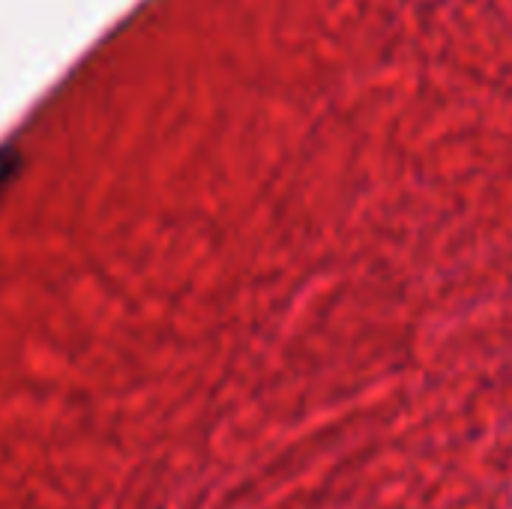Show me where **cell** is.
Masks as SVG:
<instances>
[{
  "label": "cell",
  "mask_w": 512,
  "mask_h": 509,
  "mask_svg": "<svg viewBox=\"0 0 512 509\" xmlns=\"http://www.w3.org/2000/svg\"><path fill=\"white\" fill-rule=\"evenodd\" d=\"M15 168H18V153L15 150H0V192L15 177Z\"/></svg>",
  "instance_id": "cell-1"
}]
</instances>
